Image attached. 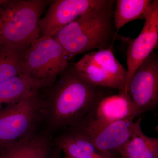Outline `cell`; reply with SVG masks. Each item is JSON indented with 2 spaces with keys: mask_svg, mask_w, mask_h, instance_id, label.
<instances>
[{
  "mask_svg": "<svg viewBox=\"0 0 158 158\" xmlns=\"http://www.w3.org/2000/svg\"><path fill=\"white\" fill-rule=\"evenodd\" d=\"M69 63L53 84L40 90L44 132L52 136L58 131L69 130L90 115L102 94Z\"/></svg>",
  "mask_w": 158,
  "mask_h": 158,
  "instance_id": "cell-1",
  "label": "cell"
},
{
  "mask_svg": "<svg viewBox=\"0 0 158 158\" xmlns=\"http://www.w3.org/2000/svg\"><path fill=\"white\" fill-rule=\"evenodd\" d=\"M140 117L131 138L117 151L118 158H158V138L148 137L141 129Z\"/></svg>",
  "mask_w": 158,
  "mask_h": 158,
  "instance_id": "cell-14",
  "label": "cell"
},
{
  "mask_svg": "<svg viewBox=\"0 0 158 158\" xmlns=\"http://www.w3.org/2000/svg\"><path fill=\"white\" fill-rule=\"evenodd\" d=\"M6 0H0V6L6 2Z\"/></svg>",
  "mask_w": 158,
  "mask_h": 158,
  "instance_id": "cell-19",
  "label": "cell"
},
{
  "mask_svg": "<svg viewBox=\"0 0 158 158\" xmlns=\"http://www.w3.org/2000/svg\"><path fill=\"white\" fill-rule=\"evenodd\" d=\"M54 145L62 150L66 158H118L113 153L103 151L77 131L68 130L53 139Z\"/></svg>",
  "mask_w": 158,
  "mask_h": 158,
  "instance_id": "cell-12",
  "label": "cell"
},
{
  "mask_svg": "<svg viewBox=\"0 0 158 158\" xmlns=\"http://www.w3.org/2000/svg\"><path fill=\"white\" fill-rule=\"evenodd\" d=\"M59 42L53 37H40L26 49L21 75L39 82L44 88L53 84L69 64Z\"/></svg>",
  "mask_w": 158,
  "mask_h": 158,
  "instance_id": "cell-5",
  "label": "cell"
},
{
  "mask_svg": "<svg viewBox=\"0 0 158 158\" xmlns=\"http://www.w3.org/2000/svg\"><path fill=\"white\" fill-rule=\"evenodd\" d=\"M152 0H116L113 20L116 32L124 25L142 15L152 3Z\"/></svg>",
  "mask_w": 158,
  "mask_h": 158,
  "instance_id": "cell-16",
  "label": "cell"
},
{
  "mask_svg": "<svg viewBox=\"0 0 158 158\" xmlns=\"http://www.w3.org/2000/svg\"><path fill=\"white\" fill-rule=\"evenodd\" d=\"M135 119L132 117L108 123L85 121L71 129L81 133L98 149L114 153L131 138Z\"/></svg>",
  "mask_w": 158,
  "mask_h": 158,
  "instance_id": "cell-8",
  "label": "cell"
},
{
  "mask_svg": "<svg viewBox=\"0 0 158 158\" xmlns=\"http://www.w3.org/2000/svg\"><path fill=\"white\" fill-rule=\"evenodd\" d=\"M137 117L128 92H119L118 94L107 96L102 94L89 116L84 121L108 123Z\"/></svg>",
  "mask_w": 158,
  "mask_h": 158,
  "instance_id": "cell-11",
  "label": "cell"
},
{
  "mask_svg": "<svg viewBox=\"0 0 158 158\" xmlns=\"http://www.w3.org/2000/svg\"></svg>",
  "mask_w": 158,
  "mask_h": 158,
  "instance_id": "cell-20",
  "label": "cell"
},
{
  "mask_svg": "<svg viewBox=\"0 0 158 158\" xmlns=\"http://www.w3.org/2000/svg\"><path fill=\"white\" fill-rule=\"evenodd\" d=\"M62 151L60 148L54 145L48 158H62Z\"/></svg>",
  "mask_w": 158,
  "mask_h": 158,
  "instance_id": "cell-18",
  "label": "cell"
},
{
  "mask_svg": "<svg viewBox=\"0 0 158 158\" xmlns=\"http://www.w3.org/2000/svg\"><path fill=\"white\" fill-rule=\"evenodd\" d=\"M28 48H18L0 43V84L21 75L22 61Z\"/></svg>",
  "mask_w": 158,
  "mask_h": 158,
  "instance_id": "cell-17",
  "label": "cell"
},
{
  "mask_svg": "<svg viewBox=\"0 0 158 158\" xmlns=\"http://www.w3.org/2000/svg\"><path fill=\"white\" fill-rule=\"evenodd\" d=\"M43 88L42 84L25 76L7 80L0 84V109L4 105L14 103L33 91Z\"/></svg>",
  "mask_w": 158,
  "mask_h": 158,
  "instance_id": "cell-15",
  "label": "cell"
},
{
  "mask_svg": "<svg viewBox=\"0 0 158 158\" xmlns=\"http://www.w3.org/2000/svg\"><path fill=\"white\" fill-rule=\"evenodd\" d=\"M142 18L145 20L143 29L136 39L131 40L128 47L126 92L135 71L153 52L158 44V0L152 1Z\"/></svg>",
  "mask_w": 158,
  "mask_h": 158,
  "instance_id": "cell-9",
  "label": "cell"
},
{
  "mask_svg": "<svg viewBox=\"0 0 158 158\" xmlns=\"http://www.w3.org/2000/svg\"><path fill=\"white\" fill-rule=\"evenodd\" d=\"M115 4L114 0H106L54 35L68 60L78 54L113 48L118 34L113 20Z\"/></svg>",
  "mask_w": 158,
  "mask_h": 158,
  "instance_id": "cell-2",
  "label": "cell"
},
{
  "mask_svg": "<svg viewBox=\"0 0 158 158\" xmlns=\"http://www.w3.org/2000/svg\"><path fill=\"white\" fill-rule=\"evenodd\" d=\"M52 136L38 133L0 150V158H48L54 146Z\"/></svg>",
  "mask_w": 158,
  "mask_h": 158,
  "instance_id": "cell-13",
  "label": "cell"
},
{
  "mask_svg": "<svg viewBox=\"0 0 158 158\" xmlns=\"http://www.w3.org/2000/svg\"><path fill=\"white\" fill-rule=\"evenodd\" d=\"M42 123L40 90L0 109V150L38 134Z\"/></svg>",
  "mask_w": 158,
  "mask_h": 158,
  "instance_id": "cell-4",
  "label": "cell"
},
{
  "mask_svg": "<svg viewBox=\"0 0 158 158\" xmlns=\"http://www.w3.org/2000/svg\"><path fill=\"white\" fill-rule=\"evenodd\" d=\"M52 1L6 0L0 6V43L27 48L40 37L39 22Z\"/></svg>",
  "mask_w": 158,
  "mask_h": 158,
  "instance_id": "cell-3",
  "label": "cell"
},
{
  "mask_svg": "<svg viewBox=\"0 0 158 158\" xmlns=\"http://www.w3.org/2000/svg\"><path fill=\"white\" fill-rule=\"evenodd\" d=\"M106 0H56L50 3L39 22L40 35L53 37L58 31L85 12L101 6Z\"/></svg>",
  "mask_w": 158,
  "mask_h": 158,
  "instance_id": "cell-10",
  "label": "cell"
},
{
  "mask_svg": "<svg viewBox=\"0 0 158 158\" xmlns=\"http://www.w3.org/2000/svg\"><path fill=\"white\" fill-rule=\"evenodd\" d=\"M127 92L137 117L152 110L158 103V56L153 52L137 69Z\"/></svg>",
  "mask_w": 158,
  "mask_h": 158,
  "instance_id": "cell-7",
  "label": "cell"
},
{
  "mask_svg": "<svg viewBox=\"0 0 158 158\" xmlns=\"http://www.w3.org/2000/svg\"><path fill=\"white\" fill-rule=\"evenodd\" d=\"M75 66L93 85L126 92L127 70L116 59L112 48L89 52L75 63Z\"/></svg>",
  "mask_w": 158,
  "mask_h": 158,
  "instance_id": "cell-6",
  "label": "cell"
}]
</instances>
